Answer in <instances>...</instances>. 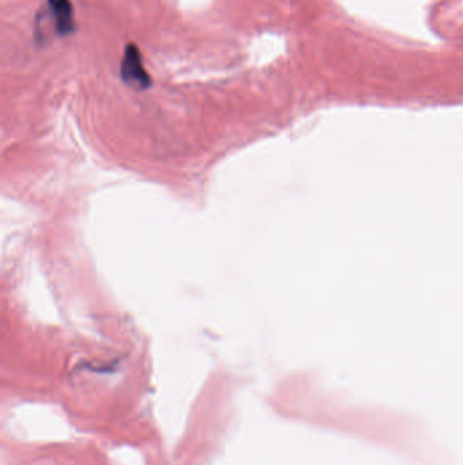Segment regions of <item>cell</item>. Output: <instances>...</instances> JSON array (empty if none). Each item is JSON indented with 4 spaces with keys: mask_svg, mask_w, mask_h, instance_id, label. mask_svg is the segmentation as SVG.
Segmentation results:
<instances>
[{
    "mask_svg": "<svg viewBox=\"0 0 463 465\" xmlns=\"http://www.w3.org/2000/svg\"><path fill=\"white\" fill-rule=\"evenodd\" d=\"M121 78L126 85L137 90H145L151 86V78L148 75L139 48L135 44H128L121 63Z\"/></svg>",
    "mask_w": 463,
    "mask_h": 465,
    "instance_id": "cell-1",
    "label": "cell"
},
{
    "mask_svg": "<svg viewBox=\"0 0 463 465\" xmlns=\"http://www.w3.org/2000/svg\"><path fill=\"white\" fill-rule=\"evenodd\" d=\"M48 7L59 36H67L75 30L74 8L69 0H48Z\"/></svg>",
    "mask_w": 463,
    "mask_h": 465,
    "instance_id": "cell-2",
    "label": "cell"
}]
</instances>
